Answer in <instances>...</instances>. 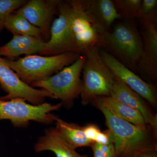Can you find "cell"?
Listing matches in <instances>:
<instances>
[{
  "mask_svg": "<svg viewBox=\"0 0 157 157\" xmlns=\"http://www.w3.org/2000/svg\"><path fill=\"white\" fill-rule=\"evenodd\" d=\"M92 104L105 117L117 157H138L148 151H157V132L149 125L145 128L137 126L116 117L100 104Z\"/></svg>",
  "mask_w": 157,
  "mask_h": 157,
  "instance_id": "cell-1",
  "label": "cell"
},
{
  "mask_svg": "<svg viewBox=\"0 0 157 157\" xmlns=\"http://www.w3.org/2000/svg\"><path fill=\"white\" fill-rule=\"evenodd\" d=\"M104 48L122 63L135 72L143 50V40L134 20L117 23L104 34Z\"/></svg>",
  "mask_w": 157,
  "mask_h": 157,
  "instance_id": "cell-2",
  "label": "cell"
},
{
  "mask_svg": "<svg viewBox=\"0 0 157 157\" xmlns=\"http://www.w3.org/2000/svg\"><path fill=\"white\" fill-rule=\"evenodd\" d=\"M80 56L76 52H67L49 56H26L16 60L4 59L20 79L30 85L48 78L72 64Z\"/></svg>",
  "mask_w": 157,
  "mask_h": 157,
  "instance_id": "cell-3",
  "label": "cell"
},
{
  "mask_svg": "<svg viewBox=\"0 0 157 157\" xmlns=\"http://www.w3.org/2000/svg\"><path fill=\"white\" fill-rule=\"evenodd\" d=\"M85 60L86 56L82 55L72 64L64 68L55 75L33 82L30 86L48 91L54 99L60 100L63 106L70 109L81 94V75Z\"/></svg>",
  "mask_w": 157,
  "mask_h": 157,
  "instance_id": "cell-4",
  "label": "cell"
},
{
  "mask_svg": "<svg viewBox=\"0 0 157 157\" xmlns=\"http://www.w3.org/2000/svg\"><path fill=\"white\" fill-rule=\"evenodd\" d=\"M100 50L99 48H93L85 55L80 95L81 104L84 106L97 97L110 96L115 81V77L101 59Z\"/></svg>",
  "mask_w": 157,
  "mask_h": 157,
  "instance_id": "cell-5",
  "label": "cell"
},
{
  "mask_svg": "<svg viewBox=\"0 0 157 157\" xmlns=\"http://www.w3.org/2000/svg\"><path fill=\"white\" fill-rule=\"evenodd\" d=\"M62 107L61 102L56 104L45 102L35 105L22 98L9 101L0 99V121L8 120L15 128H27L32 121L49 125L59 117L52 112L59 111Z\"/></svg>",
  "mask_w": 157,
  "mask_h": 157,
  "instance_id": "cell-6",
  "label": "cell"
},
{
  "mask_svg": "<svg viewBox=\"0 0 157 157\" xmlns=\"http://www.w3.org/2000/svg\"><path fill=\"white\" fill-rule=\"evenodd\" d=\"M71 9V25L77 52L85 55L94 48H104L106 30L86 8L82 0H68Z\"/></svg>",
  "mask_w": 157,
  "mask_h": 157,
  "instance_id": "cell-7",
  "label": "cell"
},
{
  "mask_svg": "<svg viewBox=\"0 0 157 157\" xmlns=\"http://www.w3.org/2000/svg\"><path fill=\"white\" fill-rule=\"evenodd\" d=\"M58 14L52 24L50 38L45 42L41 55L49 56L67 52L78 53L71 25V7L67 1H60Z\"/></svg>",
  "mask_w": 157,
  "mask_h": 157,
  "instance_id": "cell-8",
  "label": "cell"
},
{
  "mask_svg": "<svg viewBox=\"0 0 157 157\" xmlns=\"http://www.w3.org/2000/svg\"><path fill=\"white\" fill-rule=\"evenodd\" d=\"M0 87L7 94L0 97V99L4 101L22 98L30 104L38 105L45 103L46 98L54 99L48 91L36 89L22 81L1 56Z\"/></svg>",
  "mask_w": 157,
  "mask_h": 157,
  "instance_id": "cell-9",
  "label": "cell"
},
{
  "mask_svg": "<svg viewBox=\"0 0 157 157\" xmlns=\"http://www.w3.org/2000/svg\"><path fill=\"white\" fill-rule=\"evenodd\" d=\"M100 53L103 63L116 78L123 82L156 109V85L144 81L107 51L100 50Z\"/></svg>",
  "mask_w": 157,
  "mask_h": 157,
  "instance_id": "cell-10",
  "label": "cell"
},
{
  "mask_svg": "<svg viewBox=\"0 0 157 157\" xmlns=\"http://www.w3.org/2000/svg\"><path fill=\"white\" fill-rule=\"evenodd\" d=\"M60 0H30L15 12L22 14L42 32L44 42L50 38L53 17L58 11Z\"/></svg>",
  "mask_w": 157,
  "mask_h": 157,
  "instance_id": "cell-11",
  "label": "cell"
},
{
  "mask_svg": "<svg viewBox=\"0 0 157 157\" xmlns=\"http://www.w3.org/2000/svg\"><path fill=\"white\" fill-rule=\"evenodd\" d=\"M143 50L137 64V72L144 79L156 84L157 80V24L142 25Z\"/></svg>",
  "mask_w": 157,
  "mask_h": 157,
  "instance_id": "cell-12",
  "label": "cell"
},
{
  "mask_svg": "<svg viewBox=\"0 0 157 157\" xmlns=\"http://www.w3.org/2000/svg\"><path fill=\"white\" fill-rule=\"evenodd\" d=\"M110 97L140 113L145 123L157 132V114H153L141 96L115 78Z\"/></svg>",
  "mask_w": 157,
  "mask_h": 157,
  "instance_id": "cell-13",
  "label": "cell"
},
{
  "mask_svg": "<svg viewBox=\"0 0 157 157\" xmlns=\"http://www.w3.org/2000/svg\"><path fill=\"white\" fill-rule=\"evenodd\" d=\"M36 153L50 151L56 157H89L82 155L70 146L56 127H50L44 130V135L39 137L34 145Z\"/></svg>",
  "mask_w": 157,
  "mask_h": 157,
  "instance_id": "cell-14",
  "label": "cell"
},
{
  "mask_svg": "<svg viewBox=\"0 0 157 157\" xmlns=\"http://www.w3.org/2000/svg\"><path fill=\"white\" fill-rule=\"evenodd\" d=\"M13 36L9 42L0 46V56L14 60L22 55H41L45 45L44 40L29 36Z\"/></svg>",
  "mask_w": 157,
  "mask_h": 157,
  "instance_id": "cell-15",
  "label": "cell"
},
{
  "mask_svg": "<svg viewBox=\"0 0 157 157\" xmlns=\"http://www.w3.org/2000/svg\"><path fill=\"white\" fill-rule=\"evenodd\" d=\"M90 103H96L106 107L115 117L142 128L148 126L139 111L118 101L110 96L94 98Z\"/></svg>",
  "mask_w": 157,
  "mask_h": 157,
  "instance_id": "cell-16",
  "label": "cell"
},
{
  "mask_svg": "<svg viewBox=\"0 0 157 157\" xmlns=\"http://www.w3.org/2000/svg\"><path fill=\"white\" fill-rule=\"evenodd\" d=\"M82 1L88 11L106 30L111 31L114 21L121 19L112 0Z\"/></svg>",
  "mask_w": 157,
  "mask_h": 157,
  "instance_id": "cell-17",
  "label": "cell"
},
{
  "mask_svg": "<svg viewBox=\"0 0 157 157\" xmlns=\"http://www.w3.org/2000/svg\"><path fill=\"white\" fill-rule=\"evenodd\" d=\"M55 124L61 135L74 149L90 147L94 143L86 137L83 126L74 123L68 122L59 117L55 121Z\"/></svg>",
  "mask_w": 157,
  "mask_h": 157,
  "instance_id": "cell-18",
  "label": "cell"
},
{
  "mask_svg": "<svg viewBox=\"0 0 157 157\" xmlns=\"http://www.w3.org/2000/svg\"><path fill=\"white\" fill-rule=\"evenodd\" d=\"M5 28L13 35L29 36L43 40L40 30L29 22L22 14L15 11L8 17Z\"/></svg>",
  "mask_w": 157,
  "mask_h": 157,
  "instance_id": "cell-19",
  "label": "cell"
},
{
  "mask_svg": "<svg viewBox=\"0 0 157 157\" xmlns=\"http://www.w3.org/2000/svg\"><path fill=\"white\" fill-rule=\"evenodd\" d=\"M113 2L121 19L134 20L137 18L142 0H113Z\"/></svg>",
  "mask_w": 157,
  "mask_h": 157,
  "instance_id": "cell-20",
  "label": "cell"
},
{
  "mask_svg": "<svg viewBox=\"0 0 157 157\" xmlns=\"http://www.w3.org/2000/svg\"><path fill=\"white\" fill-rule=\"evenodd\" d=\"M137 19L142 25L157 24V0H142Z\"/></svg>",
  "mask_w": 157,
  "mask_h": 157,
  "instance_id": "cell-21",
  "label": "cell"
},
{
  "mask_svg": "<svg viewBox=\"0 0 157 157\" xmlns=\"http://www.w3.org/2000/svg\"><path fill=\"white\" fill-rule=\"evenodd\" d=\"M27 2L25 0H0V33L5 28L9 15L21 8Z\"/></svg>",
  "mask_w": 157,
  "mask_h": 157,
  "instance_id": "cell-22",
  "label": "cell"
},
{
  "mask_svg": "<svg viewBox=\"0 0 157 157\" xmlns=\"http://www.w3.org/2000/svg\"><path fill=\"white\" fill-rule=\"evenodd\" d=\"M90 147L92 150L93 157H117L113 143L107 145L94 143Z\"/></svg>",
  "mask_w": 157,
  "mask_h": 157,
  "instance_id": "cell-23",
  "label": "cell"
},
{
  "mask_svg": "<svg viewBox=\"0 0 157 157\" xmlns=\"http://www.w3.org/2000/svg\"><path fill=\"white\" fill-rule=\"evenodd\" d=\"M83 131L86 138L94 143L101 131L98 126L94 124H90L83 126Z\"/></svg>",
  "mask_w": 157,
  "mask_h": 157,
  "instance_id": "cell-24",
  "label": "cell"
},
{
  "mask_svg": "<svg viewBox=\"0 0 157 157\" xmlns=\"http://www.w3.org/2000/svg\"><path fill=\"white\" fill-rule=\"evenodd\" d=\"M95 143L103 145H107L113 143L112 133L108 129L105 131H101L96 137Z\"/></svg>",
  "mask_w": 157,
  "mask_h": 157,
  "instance_id": "cell-25",
  "label": "cell"
},
{
  "mask_svg": "<svg viewBox=\"0 0 157 157\" xmlns=\"http://www.w3.org/2000/svg\"><path fill=\"white\" fill-rule=\"evenodd\" d=\"M138 157H157V151H148L141 154Z\"/></svg>",
  "mask_w": 157,
  "mask_h": 157,
  "instance_id": "cell-26",
  "label": "cell"
}]
</instances>
